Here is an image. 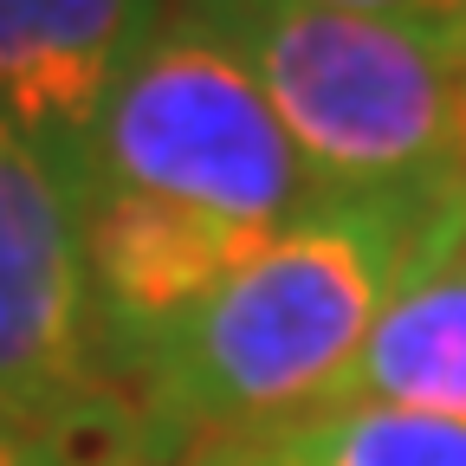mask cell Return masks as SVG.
<instances>
[{
    "mask_svg": "<svg viewBox=\"0 0 466 466\" xmlns=\"http://www.w3.org/2000/svg\"><path fill=\"white\" fill-rule=\"evenodd\" d=\"M447 201H318L272 227L130 376L149 447L266 434L337 408L363 343Z\"/></svg>",
    "mask_w": 466,
    "mask_h": 466,
    "instance_id": "6da1fadb",
    "label": "cell"
},
{
    "mask_svg": "<svg viewBox=\"0 0 466 466\" xmlns=\"http://www.w3.org/2000/svg\"><path fill=\"white\" fill-rule=\"evenodd\" d=\"M175 26L240 66L337 201H453L466 52L318 0H175Z\"/></svg>",
    "mask_w": 466,
    "mask_h": 466,
    "instance_id": "7a4b0ae2",
    "label": "cell"
},
{
    "mask_svg": "<svg viewBox=\"0 0 466 466\" xmlns=\"http://www.w3.org/2000/svg\"><path fill=\"white\" fill-rule=\"evenodd\" d=\"M85 188H137L240 233H272L330 201L266 91L214 39L175 20L156 26L104 97L85 143Z\"/></svg>",
    "mask_w": 466,
    "mask_h": 466,
    "instance_id": "3957f363",
    "label": "cell"
},
{
    "mask_svg": "<svg viewBox=\"0 0 466 466\" xmlns=\"http://www.w3.org/2000/svg\"><path fill=\"white\" fill-rule=\"evenodd\" d=\"M0 408L33 428L143 434L97 337L78 195L7 130H0Z\"/></svg>",
    "mask_w": 466,
    "mask_h": 466,
    "instance_id": "277c9868",
    "label": "cell"
},
{
    "mask_svg": "<svg viewBox=\"0 0 466 466\" xmlns=\"http://www.w3.org/2000/svg\"><path fill=\"white\" fill-rule=\"evenodd\" d=\"M78 233H85L97 337L124 395L149 350L266 240V233H240L214 214L175 208L137 188H85Z\"/></svg>",
    "mask_w": 466,
    "mask_h": 466,
    "instance_id": "5b68a950",
    "label": "cell"
},
{
    "mask_svg": "<svg viewBox=\"0 0 466 466\" xmlns=\"http://www.w3.org/2000/svg\"><path fill=\"white\" fill-rule=\"evenodd\" d=\"M162 20V0H0V130L52 162L72 195L104 97Z\"/></svg>",
    "mask_w": 466,
    "mask_h": 466,
    "instance_id": "8992f818",
    "label": "cell"
},
{
    "mask_svg": "<svg viewBox=\"0 0 466 466\" xmlns=\"http://www.w3.org/2000/svg\"><path fill=\"white\" fill-rule=\"evenodd\" d=\"M350 395L466 421V240L453 201L428 220L415 259L395 279Z\"/></svg>",
    "mask_w": 466,
    "mask_h": 466,
    "instance_id": "52a82bcc",
    "label": "cell"
},
{
    "mask_svg": "<svg viewBox=\"0 0 466 466\" xmlns=\"http://www.w3.org/2000/svg\"><path fill=\"white\" fill-rule=\"evenodd\" d=\"M253 441L272 453V466H466V421L363 395Z\"/></svg>",
    "mask_w": 466,
    "mask_h": 466,
    "instance_id": "ba28073f",
    "label": "cell"
},
{
    "mask_svg": "<svg viewBox=\"0 0 466 466\" xmlns=\"http://www.w3.org/2000/svg\"><path fill=\"white\" fill-rule=\"evenodd\" d=\"M0 466H168L137 428H33L0 408Z\"/></svg>",
    "mask_w": 466,
    "mask_h": 466,
    "instance_id": "9c48e42d",
    "label": "cell"
},
{
    "mask_svg": "<svg viewBox=\"0 0 466 466\" xmlns=\"http://www.w3.org/2000/svg\"><path fill=\"white\" fill-rule=\"evenodd\" d=\"M318 7L363 14V20H382V26H401V33H421L434 46L466 52V0H318Z\"/></svg>",
    "mask_w": 466,
    "mask_h": 466,
    "instance_id": "30bf717a",
    "label": "cell"
},
{
    "mask_svg": "<svg viewBox=\"0 0 466 466\" xmlns=\"http://www.w3.org/2000/svg\"><path fill=\"white\" fill-rule=\"evenodd\" d=\"M175 466H272V453L253 434H227V441H195Z\"/></svg>",
    "mask_w": 466,
    "mask_h": 466,
    "instance_id": "8fae6325",
    "label": "cell"
},
{
    "mask_svg": "<svg viewBox=\"0 0 466 466\" xmlns=\"http://www.w3.org/2000/svg\"><path fill=\"white\" fill-rule=\"evenodd\" d=\"M453 208H460V240H466V175H460V195H453Z\"/></svg>",
    "mask_w": 466,
    "mask_h": 466,
    "instance_id": "7c38bea8",
    "label": "cell"
}]
</instances>
